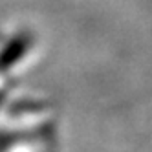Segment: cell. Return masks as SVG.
Here are the masks:
<instances>
[{
    "label": "cell",
    "mask_w": 152,
    "mask_h": 152,
    "mask_svg": "<svg viewBox=\"0 0 152 152\" xmlns=\"http://www.w3.org/2000/svg\"><path fill=\"white\" fill-rule=\"evenodd\" d=\"M28 46H29V39L26 35L15 37L2 51H0V70H6L9 66H13V64L26 53Z\"/></svg>",
    "instance_id": "1"
}]
</instances>
